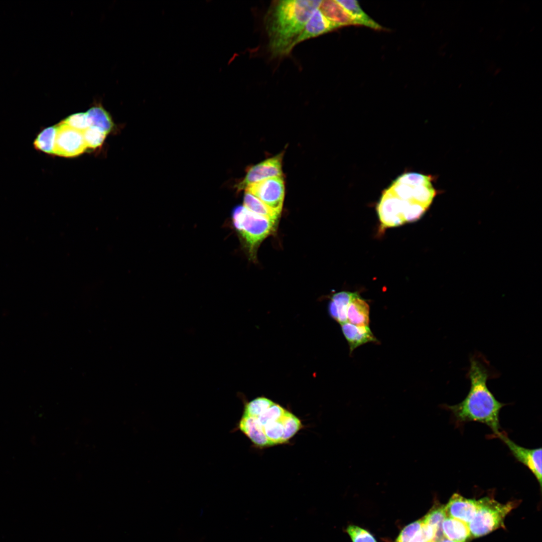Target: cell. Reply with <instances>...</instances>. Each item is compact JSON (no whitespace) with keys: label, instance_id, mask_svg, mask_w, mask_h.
I'll return each mask as SVG.
<instances>
[{"label":"cell","instance_id":"obj_1","mask_svg":"<svg viewBox=\"0 0 542 542\" xmlns=\"http://www.w3.org/2000/svg\"><path fill=\"white\" fill-rule=\"evenodd\" d=\"M321 1H276L267 11L264 25L268 47L275 57L289 54L307 21Z\"/></svg>","mask_w":542,"mask_h":542},{"label":"cell","instance_id":"obj_2","mask_svg":"<svg viewBox=\"0 0 542 542\" xmlns=\"http://www.w3.org/2000/svg\"><path fill=\"white\" fill-rule=\"evenodd\" d=\"M468 375L470 388L467 396L460 403L448 408L457 422L484 424L496 436L501 432L500 411L505 404L497 400L488 388V371L478 360L471 359Z\"/></svg>","mask_w":542,"mask_h":542},{"label":"cell","instance_id":"obj_3","mask_svg":"<svg viewBox=\"0 0 542 542\" xmlns=\"http://www.w3.org/2000/svg\"><path fill=\"white\" fill-rule=\"evenodd\" d=\"M432 181L430 175L406 172L396 178L386 189L399 200L404 217L406 211L415 205L429 208L437 194Z\"/></svg>","mask_w":542,"mask_h":542},{"label":"cell","instance_id":"obj_4","mask_svg":"<svg viewBox=\"0 0 542 542\" xmlns=\"http://www.w3.org/2000/svg\"><path fill=\"white\" fill-rule=\"evenodd\" d=\"M232 219L250 256L255 257L258 246L273 232L276 221L255 214L243 206H236L233 209Z\"/></svg>","mask_w":542,"mask_h":542},{"label":"cell","instance_id":"obj_5","mask_svg":"<svg viewBox=\"0 0 542 542\" xmlns=\"http://www.w3.org/2000/svg\"><path fill=\"white\" fill-rule=\"evenodd\" d=\"M478 501L475 515L468 524L471 535L474 537L487 534L502 526L506 515L516 506L514 502L503 504L487 497Z\"/></svg>","mask_w":542,"mask_h":542},{"label":"cell","instance_id":"obj_6","mask_svg":"<svg viewBox=\"0 0 542 542\" xmlns=\"http://www.w3.org/2000/svg\"><path fill=\"white\" fill-rule=\"evenodd\" d=\"M245 189L276 213L281 214L285 189L283 177L268 178L251 184Z\"/></svg>","mask_w":542,"mask_h":542},{"label":"cell","instance_id":"obj_7","mask_svg":"<svg viewBox=\"0 0 542 542\" xmlns=\"http://www.w3.org/2000/svg\"><path fill=\"white\" fill-rule=\"evenodd\" d=\"M56 134L54 155L63 157H74L87 149L82 132L72 128L62 121L56 125Z\"/></svg>","mask_w":542,"mask_h":542},{"label":"cell","instance_id":"obj_8","mask_svg":"<svg viewBox=\"0 0 542 542\" xmlns=\"http://www.w3.org/2000/svg\"><path fill=\"white\" fill-rule=\"evenodd\" d=\"M495 437L500 439L507 446L518 462L531 471L541 487V448L528 449L521 447L510 439L506 434L501 432Z\"/></svg>","mask_w":542,"mask_h":542},{"label":"cell","instance_id":"obj_9","mask_svg":"<svg viewBox=\"0 0 542 542\" xmlns=\"http://www.w3.org/2000/svg\"><path fill=\"white\" fill-rule=\"evenodd\" d=\"M283 153L268 158L250 167L237 188L245 189L248 186L262 180L276 177H282Z\"/></svg>","mask_w":542,"mask_h":542},{"label":"cell","instance_id":"obj_10","mask_svg":"<svg viewBox=\"0 0 542 542\" xmlns=\"http://www.w3.org/2000/svg\"><path fill=\"white\" fill-rule=\"evenodd\" d=\"M376 209L381 224L384 228L399 226L405 222L399 200L386 188L382 192Z\"/></svg>","mask_w":542,"mask_h":542},{"label":"cell","instance_id":"obj_11","mask_svg":"<svg viewBox=\"0 0 542 542\" xmlns=\"http://www.w3.org/2000/svg\"><path fill=\"white\" fill-rule=\"evenodd\" d=\"M447 516L468 524L473 519L478 507V501L466 498L454 493L445 505Z\"/></svg>","mask_w":542,"mask_h":542},{"label":"cell","instance_id":"obj_12","mask_svg":"<svg viewBox=\"0 0 542 542\" xmlns=\"http://www.w3.org/2000/svg\"><path fill=\"white\" fill-rule=\"evenodd\" d=\"M319 9L336 29L347 25H360L337 1H321Z\"/></svg>","mask_w":542,"mask_h":542},{"label":"cell","instance_id":"obj_13","mask_svg":"<svg viewBox=\"0 0 542 542\" xmlns=\"http://www.w3.org/2000/svg\"><path fill=\"white\" fill-rule=\"evenodd\" d=\"M336 29L323 15L319 8L311 15L295 46L305 40L319 36Z\"/></svg>","mask_w":542,"mask_h":542},{"label":"cell","instance_id":"obj_14","mask_svg":"<svg viewBox=\"0 0 542 542\" xmlns=\"http://www.w3.org/2000/svg\"><path fill=\"white\" fill-rule=\"evenodd\" d=\"M341 325L342 332L349 344L350 353L363 344L377 341L368 326H357L348 322Z\"/></svg>","mask_w":542,"mask_h":542},{"label":"cell","instance_id":"obj_15","mask_svg":"<svg viewBox=\"0 0 542 542\" xmlns=\"http://www.w3.org/2000/svg\"><path fill=\"white\" fill-rule=\"evenodd\" d=\"M237 429L242 432L256 446H270L261 426L252 416L242 415Z\"/></svg>","mask_w":542,"mask_h":542},{"label":"cell","instance_id":"obj_16","mask_svg":"<svg viewBox=\"0 0 542 542\" xmlns=\"http://www.w3.org/2000/svg\"><path fill=\"white\" fill-rule=\"evenodd\" d=\"M369 311L367 303L354 293L347 309L348 322L357 326H368Z\"/></svg>","mask_w":542,"mask_h":542},{"label":"cell","instance_id":"obj_17","mask_svg":"<svg viewBox=\"0 0 542 542\" xmlns=\"http://www.w3.org/2000/svg\"><path fill=\"white\" fill-rule=\"evenodd\" d=\"M444 537L455 542H466L471 535L468 524L447 516L442 524Z\"/></svg>","mask_w":542,"mask_h":542},{"label":"cell","instance_id":"obj_18","mask_svg":"<svg viewBox=\"0 0 542 542\" xmlns=\"http://www.w3.org/2000/svg\"><path fill=\"white\" fill-rule=\"evenodd\" d=\"M89 118L91 126H95L106 134L110 132L113 127L111 116L100 104L94 106L86 111Z\"/></svg>","mask_w":542,"mask_h":542},{"label":"cell","instance_id":"obj_19","mask_svg":"<svg viewBox=\"0 0 542 542\" xmlns=\"http://www.w3.org/2000/svg\"><path fill=\"white\" fill-rule=\"evenodd\" d=\"M360 24L375 30L382 27L372 19L360 7L356 1H337Z\"/></svg>","mask_w":542,"mask_h":542},{"label":"cell","instance_id":"obj_20","mask_svg":"<svg viewBox=\"0 0 542 542\" xmlns=\"http://www.w3.org/2000/svg\"><path fill=\"white\" fill-rule=\"evenodd\" d=\"M56 134V125L43 129L34 140L33 142L34 148L46 154L54 155Z\"/></svg>","mask_w":542,"mask_h":542},{"label":"cell","instance_id":"obj_21","mask_svg":"<svg viewBox=\"0 0 542 542\" xmlns=\"http://www.w3.org/2000/svg\"><path fill=\"white\" fill-rule=\"evenodd\" d=\"M243 206L249 211L268 219L276 221L280 215L272 210L257 198L245 192Z\"/></svg>","mask_w":542,"mask_h":542},{"label":"cell","instance_id":"obj_22","mask_svg":"<svg viewBox=\"0 0 542 542\" xmlns=\"http://www.w3.org/2000/svg\"><path fill=\"white\" fill-rule=\"evenodd\" d=\"M447 516L445 505H442L434 508L422 519L423 524L431 525L436 529V542H439L443 537L442 524Z\"/></svg>","mask_w":542,"mask_h":542},{"label":"cell","instance_id":"obj_23","mask_svg":"<svg viewBox=\"0 0 542 542\" xmlns=\"http://www.w3.org/2000/svg\"><path fill=\"white\" fill-rule=\"evenodd\" d=\"M353 293L341 292L334 294L332 297L331 301L334 304L337 311V322L340 324L347 322V309Z\"/></svg>","mask_w":542,"mask_h":542},{"label":"cell","instance_id":"obj_24","mask_svg":"<svg viewBox=\"0 0 542 542\" xmlns=\"http://www.w3.org/2000/svg\"><path fill=\"white\" fill-rule=\"evenodd\" d=\"M82 134L87 148L95 149L100 147L104 142L106 133L99 128L90 126Z\"/></svg>","mask_w":542,"mask_h":542},{"label":"cell","instance_id":"obj_25","mask_svg":"<svg viewBox=\"0 0 542 542\" xmlns=\"http://www.w3.org/2000/svg\"><path fill=\"white\" fill-rule=\"evenodd\" d=\"M274 402L265 397H258L245 403L243 415L256 417L271 406Z\"/></svg>","mask_w":542,"mask_h":542},{"label":"cell","instance_id":"obj_26","mask_svg":"<svg viewBox=\"0 0 542 542\" xmlns=\"http://www.w3.org/2000/svg\"><path fill=\"white\" fill-rule=\"evenodd\" d=\"M301 427L302 423L300 420L288 411L284 421L283 443L287 442L301 429Z\"/></svg>","mask_w":542,"mask_h":542},{"label":"cell","instance_id":"obj_27","mask_svg":"<svg viewBox=\"0 0 542 542\" xmlns=\"http://www.w3.org/2000/svg\"><path fill=\"white\" fill-rule=\"evenodd\" d=\"M62 121L72 128L82 132L91 126L86 112L72 114Z\"/></svg>","mask_w":542,"mask_h":542},{"label":"cell","instance_id":"obj_28","mask_svg":"<svg viewBox=\"0 0 542 542\" xmlns=\"http://www.w3.org/2000/svg\"><path fill=\"white\" fill-rule=\"evenodd\" d=\"M437 530L433 526L423 524L409 542H436Z\"/></svg>","mask_w":542,"mask_h":542},{"label":"cell","instance_id":"obj_29","mask_svg":"<svg viewBox=\"0 0 542 542\" xmlns=\"http://www.w3.org/2000/svg\"><path fill=\"white\" fill-rule=\"evenodd\" d=\"M346 530L353 542H377L369 532L357 526L350 525Z\"/></svg>","mask_w":542,"mask_h":542},{"label":"cell","instance_id":"obj_30","mask_svg":"<svg viewBox=\"0 0 542 542\" xmlns=\"http://www.w3.org/2000/svg\"><path fill=\"white\" fill-rule=\"evenodd\" d=\"M422 525V519L409 524L401 531L395 542H409L420 529Z\"/></svg>","mask_w":542,"mask_h":542},{"label":"cell","instance_id":"obj_31","mask_svg":"<svg viewBox=\"0 0 542 542\" xmlns=\"http://www.w3.org/2000/svg\"><path fill=\"white\" fill-rule=\"evenodd\" d=\"M439 542H455L454 541L450 540L445 537H443Z\"/></svg>","mask_w":542,"mask_h":542}]
</instances>
